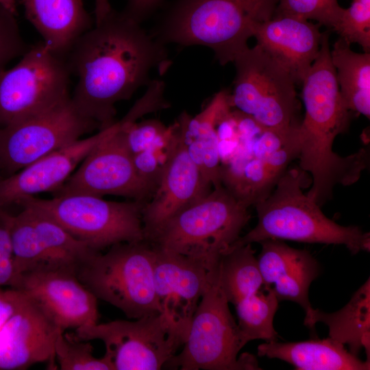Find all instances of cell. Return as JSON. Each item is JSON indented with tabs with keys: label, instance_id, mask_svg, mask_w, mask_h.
<instances>
[{
	"label": "cell",
	"instance_id": "1",
	"mask_svg": "<svg viewBox=\"0 0 370 370\" xmlns=\"http://www.w3.org/2000/svg\"><path fill=\"white\" fill-rule=\"evenodd\" d=\"M65 60L77 77L72 102L99 130L115 123L117 102L147 86L152 70L164 73L171 64L164 45L114 10L77 40Z\"/></svg>",
	"mask_w": 370,
	"mask_h": 370
},
{
	"label": "cell",
	"instance_id": "2",
	"mask_svg": "<svg viewBox=\"0 0 370 370\" xmlns=\"http://www.w3.org/2000/svg\"><path fill=\"white\" fill-rule=\"evenodd\" d=\"M330 51L325 32L301 83L305 115L297 127L299 168L312 176L306 195L320 207L331 199L336 185L356 183L369 164L367 147L345 157L332 149L336 137L348 130L351 112L341 96Z\"/></svg>",
	"mask_w": 370,
	"mask_h": 370
},
{
	"label": "cell",
	"instance_id": "3",
	"mask_svg": "<svg viewBox=\"0 0 370 370\" xmlns=\"http://www.w3.org/2000/svg\"><path fill=\"white\" fill-rule=\"evenodd\" d=\"M279 0H176L153 36L163 45L210 49L221 65L249 46L256 25L271 19Z\"/></svg>",
	"mask_w": 370,
	"mask_h": 370
},
{
	"label": "cell",
	"instance_id": "4",
	"mask_svg": "<svg viewBox=\"0 0 370 370\" xmlns=\"http://www.w3.org/2000/svg\"><path fill=\"white\" fill-rule=\"evenodd\" d=\"M305 171H286L271 192L256 203V225L230 247L267 239L342 245L356 254L369 251L370 236L358 226H343L327 217L320 206L303 192Z\"/></svg>",
	"mask_w": 370,
	"mask_h": 370
},
{
	"label": "cell",
	"instance_id": "5",
	"mask_svg": "<svg viewBox=\"0 0 370 370\" xmlns=\"http://www.w3.org/2000/svg\"><path fill=\"white\" fill-rule=\"evenodd\" d=\"M248 208L222 184L178 212L145 241L218 269L221 256L249 220Z\"/></svg>",
	"mask_w": 370,
	"mask_h": 370
},
{
	"label": "cell",
	"instance_id": "6",
	"mask_svg": "<svg viewBox=\"0 0 370 370\" xmlns=\"http://www.w3.org/2000/svg\"><path fill=\"white\" fill-rule=\"evenodd\" d=\"M155 251L147 241L120 243L96 251L77 269L95 296L137 319L162 312L154 286Z\"/></svg>",
	"mask_w": 370,
	"mask_h": 370
},
{
	"label": "cell",
	"instance_id": "7",
	"mask_svg": "<svg viewBox=\"0 0 370 370\" xmlns=\"http://www.w3.org/2000/svg\"><path fill=\"white\" fill-rule=\"evenodd\" d=\"M146 202H117L88 194L27 197L16 205L30 207L53 219L77 239L101 252L113 245L145 240L143 210Z\"/></svg>",
	"mask_w": 370,
	"mask_h": 370
},
{
	"label": "cell",
	"instance_id": "8",
	"mask_svg": "<svg viewBox=\"0 0 370 370\" xmlns=\"http://www.w3.org/2000/svg\"><path fill=\"white\" fill-rule=\"evenodd\" d=\"M233 62L232 108L267 130L285 132L299 124L296 84L279 64L258 45L248 47Z\"/></svg>",
	"mask_w": 370,
	"mask_h": 370
},
{
	"label": "cell",
	"instance_id": "9",
	"mask_svg": "<svg viewBox=\"0 0 370 370\" xmlns=\"http://www.w3.org/2000/svg\"><path fill=\"white\" fill-rule=\"evenodd\" d=\"M218 280L203 295L182 350L164 366L180 370L260 369L254 356L238 358L246 345Z\"/></svg>",
	"mask_w": 370,
	"mask_h": 370
},
{
	"label": "cell",
	"instance_id": "10",
	"mask_svg": "<svg viewBox=\"0 0 370 370\" xmlns=\"http://www.w3.org/2000/svg\"><path fill=\"white\" fill-rule=\"evenodd\" d=\"M70 335L77 340L101 341L114 370H159L184 345L188 332L161 312L134 321L80 327Z\"/></svg>",
	"mask_w": 370,
	"mask_h": 370
},
{
	"label": "cell",
	"instance_id": "11",
	"mask_svg": "<svg viewBox=\"0 0 370 370\" xmlns=\"http://www.w3.org/2000/svg\"><path fill=\"white\" fill-rule=\"evenodd\" d=\"M66 60L43 42L10 69H0V127L43 112L71 96Z\"/></svg>",
	"mask_w": 370,
	"mask_h": 370
},
{
	"label": "cell",
	"instance_id": "12",
	"mask_svg": "<svg viewBox=\"0 0 370 370\" xmlns=\"http://www.w3.org/2000/svg\"><path fill=\"white\" fill-rule=\"evenodd\" d=\"M99 124L82 115L71 96L34 116L0 127V177L10 175L63 148Z\"/></svg>",
	"mask_w": 370,
	"mask_h": 370
},
{
	"label": "cell",
	"instance_id": "13",
	"mask_svg": "<svg viewBox=\"0 0 370 370\" xmlns=\"http://www.w3.org/2000/svg\"><path fill=\"white\" fill-rule=\"evenodd\" d=\"M154 190L138 174L118 121L117 127L91 150L54 196L112 195L147 202Z\"/></svg>",
	"mask_w": 370,
	"mask_h": 370
},
{
	"label": "cell",
	"instance_id": "14",
	"mask_svg": "<svg viewBox=\"0 0 370 370\" xmlns=\"http://www.w3.org/2000/svg\"><path fill=\"white\" fill-rule=\"evenodd\" d=\"M33 301L62 330L98 323L97 298L75 269L22 273L14 287Z\"/></svg>",
	"mask_w": 370,
	"mask_h": 370
},
{
	"label": "cell",
	"instance_id": "15",
	"mask_svg": "<svg viewBox=\"0 0 370 370\" xmlns=\"http://www.w3.org/2000/svg\"><path fill=\"white\" fill-rule=\"evenodd\" d=\"M152 246L155 291L162 312L188 333L199 302L218 280L219 269L199 259Z\"/></svg>",
	"mask_w": 370,
	"mask_h": 370
},
{
	"label": "cell",
	"instance_id": "16",
	"mask_svg": "<svg viewBox=\"0 0 370 370\" xmlns=\"http://www.w3.org/2000/svg\"><path fill=\"white\" fill-rule=\"evenodd\" d=\"M210 188L191 159L176 122L160 178L143 210L145 240L178 212L208 194Z\"/></svg>",
	"mask_w": 370,
	"mask_h": 370
},
{
	"label": "cell",
	"instance_id": "17",
	"mask_svg": "<svg viewBox=\"0 0 370 370\" xmlns=\"http://www.w3.org/2000/svg\"><path fill=\"white\" fill-rule=\"evenodd\" d=\"M118 126L100 130L96 134L81 138L53 151L18 171L0 179V209L16 204L37 194L57 190L74 172L91 150Z\"/></svg>",
	"mask_w": 370,
	"mask_h": 370
},
{
	"label": "cell",
	"instance_id": "18",
	"mask_svg": "<svg viewBox=\"0 0 370 370\" xmlns=\"http://www.w3.org/2000/svg\"><path fill=\"white\" fill-rule=\"evenodd\" d=\"M60 329L26 295L0 325V370L26 369L48 362L53 365Z\"/></svg>",
	"mask_w": 370,
	"mask_h": 370
},
{
	"label": "cell",
	"instance_id": "19",
	"mask_svg": "<svg viewBox=\"0 0 370 370\" xmlns=\"http://www.w3.org/2000/svg\"><path fill=\"white\" fill-rule=\"evenodd\" d=\"M320 25L290 16L274 15L254 28L253 36L267 55L301 84L316 60L323 33Z\"/></svg>",
	"mask_w": 370,
	"mask_h": 370
},
{
	"label": "cell",
	"instance_id": "20",
	"mask_svg": "<svg viewBox=\"0 0 370 370\" xmlns=\"http://www.w3.org/2000/svg\"><path fill=\"white\" fill-rule=\"evenodd\" d=\"M27 19L52 53L66 58L77 40L93 27L82 0H22Z\"/></svg>",
	"mask_w": 370,
	"mask_h": 370
},
{
	"label": "cell",
	"instance_id": "21",
	"mask_svg": "<svg viewBox=\"0 0 370 370\" xmlns=\"http://www.w3.org/2000/svg\"><path fill=\"white\" fill-rule=\"evenodd\" d=\"M293 159V152L286 146L265 156L238 153L230 163L221 164V183L249 207L271 192Z\"/></svg>",
	"mask_w": 370,
	"mask_h": 370
},
{
	"label": "cell",
	"instance_id": "22",
	"mask_svg": "<svg viewBox=\"0 0 370 370\" xmlns=\"http://www.w3.org/2000/svg\"><path fill=\"white\" fill-rule=\"evenodd\" d=\"M258 355L285 361L300 370H369V360L362 361L345 345L328 337L301 342H265Z\"/></svg>",
	"mask_w": 370,
	"mask_h": 370
},
{
	"label": "cell",
	"instance_id": "23",
	"mask_svg": "<svg viewBox=\"0 0 370 370\" xmlns=\"http://www.w3.org/2000/svg\"><path fill=\"white\" fill-rule=\"evenodd\" d=\"M369 279L355 293L349 303L340 310L326 313L312 308L306 314L304 325L314 330L317 322L329 328V337L344 345L357 356L362 348L369 354Z\"/></svg>",
	"mask_w": 370,
	"mask_h": 370
},
{
	"label": "cell",
	"instance_id": "24",
	"mask_svg": "<svg viewBox=\"0 0 370 370\" xmlns=\"http://www.w3.org/2000/svg\"><path fill=\"white\" fill-rule=\"evenodd\" d=\"M343 99L350 111L370 116V53H356L339 38L330 51Z\"/></svg>",
	"mask_w": 370,
	"mask_h": 370
},
{
	"label": "cell",
	"instance_id": "25",
	"mask_svg": "<svg viewBox=\"0 0 370 370\" xmlns=\"http://www.w3.org/2000/svg\"><path fill=\"white\" fill-rule=\"evenodd\" d=\"M219 282L227 301L234 306L264 286L251 244L230 247L221 256Z\"/></svg>",
	"mask_w": 370,
	"mask_h": 370
},
{
	"label": "cell",
	"instance_id": "26",
	"mask_svg": "<svg viewBox=\"0 0 370 370\" xmlns=\"http://www.w3.org/2000/svg\"><path fill=\"white\" fill-rule=\"evenodd\" d=\"M278 303L272 287L264 285L235 305L237 324L246 344L257 339L266 342L277 341L278 334L273 326V319Z\"/></svg>",
	"mask_w": 370,
	"mask_h": 370
},
{
	"label": "cell",
	"instance_id": "27",
	"mask_svg": "<svg viewBox=\"0 0 370 370\" xmlns=\"http://www.w3.org/2000/svg\"><path fill=\"white\" fill-rule=\"evenodd\" d=\"M320 273V266L309 251L271 286L278 299L297 303L307 314L313 308L308 299L309 287Z\"/></svg>",
	"mask_w": 370,
	"mask_h": 370
},
{
	"label": "cell",
	"instance_id": "28",
	"mask_svg": "<svg viewBox=\"0 0 370 370\" xmlns=\"http://www.w3.org/2000/svg\"><path fill=\"white\" fill-rule=\"evenodd\" d=\"M61 370H114L110 358L93 355V347L89 341L77 340L60 331L54 347Z\"/></svg>",
	"mask_w": 370,
	"mask_h": 370
},
{
	"label": "cell",
	"instance_id": "29",
	"mask_svg": "<svg viewBox=\"0 0 370 370\" xmlns=\"http://www.w3.org/2000/svg\"><path fill=\"white\" fill-rule=\"evenodd\" d=\"M260 243L262 249L257 260L264 286L273 285L307 252L278 239H267Z\"/></svg>",
	"mask_w": 370,
	"mask_h": 370
},
{
	"label": "cell",
	"instance_id": "30",
	"mask_svg": "<svg viewBox=\"0 0 370 370\" xmlns=\"http://www.w3.org/2000/svg\"><path fill=\"white\" fill-rule=\"evenodd\" d=\"M119 123L125 142L132 155L147 149H161L166 147L175 127V123L167 127L156 119L141 122L120 120Z\"/></svg>",
	"mask_w": 370,
	"mask_h": 370
},
{
	"label": "cell",
	"instance_id": "31",
	"mask_svg": "<svg viewBox=\"0 0 370 370\" xmlns=\"http://www.w3.org/2000/svg\"><path fill=\"white\" fill-rule=\"evenodd\" d=\"M186 143L206 183L213 188L222 185L219 138L216 127Z\"/></svg>",
	"mask_w": 370,
	"mask_h": 370
},
{
	"label": "cell",
	"instance_id": "32",
	"mask_svg": "<svg viewBox=\"0 0 370 370\" xmlns=\"http://www.w3.org/2000/svg\"><path fill=\"white\" fill-rule=\"evenodd\" d=\"M343 9L338 0H279L274 15L314 20L334 30Z\"/></svg>",
	"mask_w": 370,
	"mask_h": 370
},
{
	"label": "cell",
	"instance_id": "33",
	"mask_svg": "<svg viewBox=\"0 0 370 370\" xmlns=\"http://www.w3.org/2000/svg\"><path fill=\"white\" fill-rule=\"evenodd\" d=\"M341 38L358 44L364 52L370 51V0H353L343 9L341 18L334 29Z\"/></svg>",
	"mask_w": 370,
	"mask_h": 370
},
{
	"label": "cell",
	"instance_id": "34",
	"mask_svg": "<svg viewBox=\"0 0 370 370\" xmlns=\"http://www.w3.org/2000/svg\"><path fill=\"white\" fill-rule=\"evenodd\" d=\"M15 16L0 5V69L29 48L21 34Z\"/></svg>",
	"mask_w": 370,
	"mask_h": 370
},
{
	"label": "cell",
	"instance_id": "35",
	"mask_svg": "<svg viewBox=\"0 0 370 370\" xmlns=\"http://www.w3.org/2000/svg\"><path fill=\"white\" fill-rule=\"evenodd\" d=\"M18 280L9 228L3 209H0V287L14 288Z\"/></svg>",
	"mask_w": 370,
	"mask_h": 370
},
{
	"label": "cell",
	"instance_id": "36",
	"mask_svg": "<svg viewBox=\"0 0 370 370\" xmlns=\"http://www.w3.org/2000/svg\"><path fill=\"white\" fill-rule=\"evenodd\" d=\"M160 149H151L133 155V161L138 174L156 188L162 173L163 164L160 161ZM155 191V190H154Z\"/></svg>",
	"mask_w": 370,
	"mask_h": 370
},
{
	"label": "cell",
	"instance_id": "37",
	"mask_svg": "<svg viewBox=\"0 0 370 370\" xmlns=\"http://www.w3.org/2000/svg\"><path fill=\"white\" fill-rule=\"evenodd\" d=\"M25 298L19 290L0 287V325H1L16 310Z\"/></svg>",
	"mask_w": 370,
	"mask_h": 370
},
{
	"label": "cell",
	"instance_id": "38",
	"mask_svg": "<svg viewBox=\"0 0 370 370\" xmlns=\"http://www.w3.org/2000/svg\"><path fill=\"white\" fill-rule=\"evenodd\" d=\"M162 0H127L122 11L131 19L141 23L161 3Z\"/></svg>",
	"mask_w": 370,
	"mask_h": 370
},
{
	"label": "cell",
	"instance_id": "39",
	"mask_svg": "<svg viewBox=\"0 0 370 370\" xmlns=\"http://www.w3.org/2000/svg\"><path fill=\"white\" fill-rule=\"evenodd\" d=\"M113 9L109 0H95V23L101 22Z\"/></svg>",
	"mask_w": 370,
	"mask_h": 370
},
{
	"label": "cell",
	"instance_id": "40",
	"mask_svg": "<svg viewBox=\"0 0 370 370\" xmlns=\"http://www.w3.org/2000/svg\"><path fill=\"white\" fill-rule=\"evenodd\" d=\"M0 5L14 15L16 14V0H0Z\"/></svg>",
	"mask_w": 370,
	"mask_h": 370
},
{
	"label": "cell",
	"instance_id": "41",
	"mask_svg": "<svg viewBox=\"0 0 370 370\" xmlns=\"http://www.w3.org/2000/svg\"><path fill=\"white\" fill-rule=\"evenodd\" d=\"M0 179H1V177H0Z\"/></svg>",
	"mask_w": 370,
	"mask_h": 370
}]
</instances>
